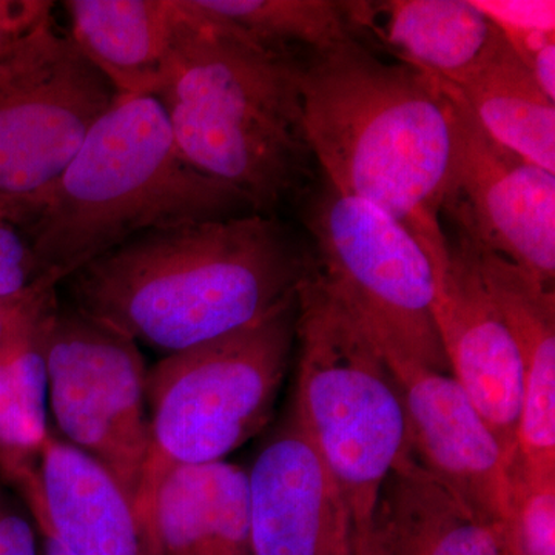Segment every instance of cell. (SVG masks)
Here are the masks:
<instances>
[{
	"instance_id": "ffe728a7",
	"label": "cell",
	"mask_w": 555,
	"mask_h": 555,
	"mask_svg": "<svg viewBox=\"0 0 555 555\" xmlns=\"http://www.w3.org/2000/svg\"><path fill=\"white\" fill-rule=\"evenodd\" d=\"M383 42L403 64L455 82L476 64L499 25L476 2L392 0L377 3Z\"/></svg>"
},
{
	"instance_id": "484cf974",
	"label": "cell",
	"mask_w": 555,
	"mask_h": 555,
	"mask_svg": "<svg viewBox=\"0 0 555 555\" xmlns=\"http://www.w3.org/2000/svg\"><path fill=\"white\" fill-rule=\"evenodd\" d=\"M50 0H0V56L53 20Z\"/></svg>"
},
{
	"instance_id": "3957f363",
	"label": "cell",
	"mask_w": 555,
	"mask_h": 555,
	"mask_svg": "<svg viewBox=\"0 0 555 555\" xmlns=\"http://www.w3.org/2000/svg\"><path fill=\"white\" fill-rule=\"evenodd\" d=\"M169 73L156 100L193 169L272 215L305 189L302 61L178 0Z\"/></svg>"
},
{
	"instance_id": "603a6c76",
	"label": "cell",
	"mask_w": 555,
	"mask_h": 555,
	"mask_svg": "<svg viewBox=\"0 0 555 555\" xmlns=\"http://www.w3.org/2000/svg\"><path fill=\"white\" fill-rule=\"evenodd\" d=\"M503 555H555V477H537L509 460Z\"/></svg>"
},
{
	"instance_id": "30bf717a",
	"label": "cell",
	"mask_w": 555,
	"mask_h": 555,
	"mask_svg": "<svg viewBox=\"0 0 555 555\" xmlns=\"http://www.w3.org/2000/svg\"><path fill=\"white\" fill-rule=\"evenodd\" d=\"M438 80L451 108L454 139L443 211L478 246L554 287L555 173L496 142L460 91Z\"/></svg>"
},
{
	"instance_id": "5bb4252c",
	"label": "cell",
	"mask_w": 555,
	"mask_h": 555,
	"mask_svg": "<svg viewBox=\"0 0 555 555\" xmlns=\"http://www.w3.org/2000/svg\"><path fill=\"white\" fill-rule=\"evenodd\" d=\"M9 483L20 492L36 529L69 555H152L156 546L115 477L51 430L36 466Z\"/></svg>"
},
{
	"instance_id": "277c9868",
	"label": "cell",
	"mask_w": 555,
	"mask_h": 555,
	"mask_svg": "<svg viewBox=\"0 0 555 555\" xmlns=\"http://www.w3.org/2000/svg\"><path fill=\"white\" fill-rule=\"evenodd\" d=\"M247 214L240 192L184 159L155 96H118L22 230L62 284L150 230Z\"/></svg>"
},
{
	"instance_id": "f1b7e54d",
	"label": "cell",
	"mask_w": 555,
	"mask_h": 555,
	"mask_svg": "<svg viewBox=\"0 0 555 555\" xmlns=\"http://www.w3.org/2000/svg\"><path fill=\"white\" fill-rule=\"evenodd\" d=\"M356 555H387L377 529L356 535Z\"/></svg>"
},
{
	"instance_id": "ac0fdd59",
	"label": "cell",
	"mask_w": 555,
	"mask_h": 555,
	"mask_svg": "<svg viewBox=\"0 0 555 555\" xmlns=\"http://www.w3.org/2000/svg\"><path fill=\"white\" fill-rule=\"evenodd\" d=\"M153 542L160 555H254L247 470L225 460L171 470L156 494Z\"/></svg>"
},
{
	"instance_id": "2e32d148",
	"label": "cell",
	"mask_w": 555,
	"mask_h": 555,
	"mask_svg": "<svg viewBox=\"0 0 555 555\" xmlns=\"http://www.w3.org/2000/svg\"><path fill=\"white\" fill-rule=\"evenodd\" d=\"M69 38L119 96H156L169 73L178 0H67Z\"/></svg>"
},
{
	"instance_id": "d4e9b609",
	"label": "cell",
	"mask_w": 555,
	"mask_h": 555,
	"mask_svg": "<svg viewBox=\"0 0 555 555\" xmlns=\"http://www.w3.org/2000/svg\"><path fill=\"white\" fill-rule=\"evenodd\" d=\"M0 555H40L30 511L0 485Z\"/></svg>"
},
{
	"instance_id": "6da1fadb",
	"label": "cell",
	"mask_w": 555,
	"mask_h": 555,
	"mask_svg": "<svg viewBox=\"0 0 555 555\" xmlns=\"http://www.w3.org/2000/svg\"><path fill=\"white\" fill-rule=\"evenodd\" d=\"M309 268L273 215L247 214L150 230L64 283L73 308L166 357L268 317Z\"/></svg>"
},
{
	"instance_id": "7c38bea8",
	"label": "cell",
	"mask_w": 555,
	"mask_h": 555,
	"mask_svg": "<svg viewBox=\"0 0 555 555\" xmlns=\"http://www.w3.org/2000/svg\"><path fill=\"white\" fill-rule=\"evenodd\" d=\"M434 320L451 375L506 454L516 449L524 367L509 327L489 295L469 238L456 229L448 257L434 264Z\"/></svg>"
},
{
	"instance_id": "e0dca14e",
	"label": "cell",
	"mask_w": 555,
	"mask_h": 555,
	"mask_svg": "<svg viewBox=\"0 0 555 555\" xmlns=\"http://www.w3.org/2000/svg\"><path fill=\"white\" fill-rule=\"evenodd\" d=\"M374 526L387 555H503L499 529L408 454L383 485Z\"/></svg>"
},
{
	"instance_id": "83f0119b",
	"label": "cell",
	"mask_w": 555,
	"mask_h": 555,
	"mask_svg": "<svg viewBox=\"0 0 555 555\" xmlns=\"http://www.w3.org/2000/svg\"><path fill=\"white\" fill-rule=\"evenodd\" d=\"M57 297V291L46 292L39 297L24 302H0V349L10 341L21 327L51 299Z\"/></svg>"
},
{
	"instance_id": "9c48e42d",
	"label": "cell",
	"mask_w": 555,
	"mask_h": 555,
	"mask_svg": "<svg viewBox=\"0 0 555 555\" xmlns=\"http://www.w3.org/2000/svg\"><path fill=\"white\" fill-rule=\"evenodd\" d=\"M43 353L62 440L104 466L134 507L150 438L149 371L137 343L57 301Z\"/></svg>"
},
{
	"instance_id": "9a60e30c",
	"label": "cell",
	"mask_w": 555,
	"mask_h": 555,
	"mask_svg": "<svg viewBox=\"0 0 555 555\" xmlns=\"http://www.w3.org/2000/svg\"><path fill=\"white\" fill-rule=\"evenodd\" d=\"M469 241L478 272L513 334L524 367L520 420L511 460L532 476L555 477L554 287Z\"/></svg>"
},
{
	"instance_id": "7a4b0ae2",
	"label": "cell",
	"mask_w": 555,
	"mask_h": 555,
	"mask_svg": "<svg viewBox=\"0 0 555 555\" xmlns=\"http://www.w3.org/2000/svg\"><path fill=\"white\" fill-rule=\"evenodd\" d=\"M310 153L343 196L392 215L425 246L448 255L440 215L451 185L452 118L440 80L389 64L356 38L310 51L301 69Z\"/></svg>"
},
{
	"instance_id": "f546056e",
	"label": "cell",
	"mask_w": 555,
	"mask_h": 555,
	"mask_svg": "<svg viewBox=\"0 0 555 555\" xmlns=\"http://www.w3.org/2000/svg\"><path fill=\"white\" fill-rule=\"evenodd\" d=\"M38 534L40 539H42V551H40V555H69L67 551H65L53 537L47 534V532L38 531Z\"/></svg>"
},
{
	"instance_id": "cb8c5ba5",
	"label": "cell",
	"mask_w": 555,
	"mask_h": 555,
	"mask_svg": "<svg viewBox=\"0 0 555 555\" xmlns=\"http://www.w3.org/2000/svg\"><path fill=\"white\" fill-rule=\"evenodd\" d=\"M57 287L24 230L0 219V302L28 301Z\"/></svg>"
},
{
	"instance_id": "8992f818",
	"label": "cell",
	"mask_w": 555,
	"mask_h": 555,
	"mask_svg": "<svg viewBox=\"0 0 555 555\" xmlns=\"http://www.w3.org/2000/svg\"><path fill=\"white\" fill-rule=\"evenodd\" d=\"M297 315L295 297L257 323L166 356L149 371V452L134 513L152 539L156 494L171 470L224 462L268 425Z\"/></svg>"
},
{
	"instance_id": "d6986e66",
	"label": "cell",
	"mask_w": 555,
	"mask_h": 555,
	"mask_svg": "<svg viewBox=\"0 0 555 555\" xmlns=\"http://www.w3.org/2000/svg\"><path fill=\"white\" fill-rule=\"evenodd\" d=\"M452 86L496 142L555 173L554 101L540 89L502 28Z\"/></svg>"
},
{
	"instance_id": "4316f807",
	"label": "cell",
	"mask_w": 555,
	"mask_h": 555,
	"mask_svg": "<svg viewBox=\"0 0 555 555\" xmlns=\"http://www.w3.org/2000/svg\"><path fill=\"white\" fill-rule=\"evenodd\" d=\"M500 28L554 30V2H476Z\"/></svg>"
},
{
	"instance_id": "ba28073f",
	"label": "cell",
	"mask_w": 555,
	"mask_h": 555,
	"mask_svg": "<svg viewBox=\"0 0 555 555\" xmlns=\"http://www.w3.org/2000/svg\"><path fill=\"white\" fill-rule=\"evenodd\" d=\"M118 96L53 20L0 56V219L30 222Z\"/></svg>"
},
{
	"instance_id": "8fae6325",
	"label": "cell",
	"mask_w": 555,
	"mask_h": 555,
	"mask_svg": "<svg viewBox=\"0 0 555 555\" xmlns=\"http://www.w3.org/2000/svg\"><path fill=\"white\" fill-rule=\"evenodd\" d=\"M254 555H356L345 495L291 411L247 470Z\"/></svg>"
},
{
	"instance_id": "4dcf8cb0",
	"label": "cell",
	"mask_w": 555,
	"mask_h": 555,
	"mask_svg": "<svg viewBox=\"0 0 555 555\" xmlns=\"http://www.w3.org/2000/svg\"><path fill=\"white\" fill-rule=\"evenodd\" d=\"M152 555H160L158 547H153Z\"/></svg>"
},
{
	"instance_id": "4fadbf2b",
	"label": "cell",
	"mask_w": 555,
	"mask_h": 555,
	"mask_svg": "<svg viewBox=\"0 0 555 555\" xmlns=\"http://www.w3.org/2000/svg\"><path fill=\"white\" fill-rule=\"evenodd\" d=\"M406 412V454L502 532L511 456L451 374L386 360Z\"/></svg>"
},
{
	"instance_id": "52a82bcc",
	"label": "cell",
	"mask_w": 555,
	"mask_h": 555,
	"mask_svg": "<svg viewBox=\"0 0 555 555\" xmlns=\"http://www.w3.org/2000/svg\"><path fill=\"white\" fill-rule=\"evenodd\" d=\"M310 270L356 313L386 360L451 374L434 320L436 273L392 215L328 188L309 208Z\"/></svg>"
},
{
	"instance_id": "44dd1931",
	"label": "cell",
	"mask_w": 555,
	"mask_h": 555,
	"mask_svg": "<svg viewBox=\"0 0 555 555\" xmlns=\"http://www.w3.org/2000/svg\"><path fill=\"white\" fill-rule=\"evenodd\" d=\"M57 301L36 312L0 349V478L5 481L36 466L50 430L43 335Z\"/></svg>"
},
{
	"instance_id": "5b68a950",
	"label": "cell",
	"mask_w": 555,
	"mask_h": 555,
	"mask_svg": "<svg viewBox=\"0 0 555 555\" xmlns=\"http://www.w3.org/2000/svg\"><path fill=\"white\" fill-rule=\"evenodd\" d=\"M292 411L345 495L356 534L374 529L379 492L406 455V412L382 349L309 268L298 287Z\"/></svg>"
},
{
	"instance_id": "7402d4cb",
	"label": "cell",
	"mask_w": 555,
	"mask_h": 555,
	"mask_svg": "<svg viewBox=\"0 0 555 555\" xmlns=\"http://www.w3.org/2000/svg\"><path fill=\"white\" fill-rule=\"evenodd\" d=\"M193 9L228 22L270 46L302 43L310 51L353 39L347 2L328 0H190Z\"/></svg>"
}]
</instances>
